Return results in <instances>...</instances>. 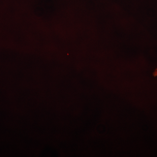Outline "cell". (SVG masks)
Segmentation results:
<instances>
[{
    "mask_svg": "<svg viewBox=\"0 0 157 157\" xmlns=\"http://www.w3.org/2000/svg\"><path fill=\"white\" fill-rule=\"evenodd\" d=\"M154 76H157V69L155 70V71L154 73Z\"/></svg>",
    "mask_w": 157,
    "mask_h": 157,
    "instance_id": "1",
    "label": "cell"
}]
</instances>
